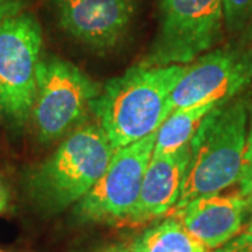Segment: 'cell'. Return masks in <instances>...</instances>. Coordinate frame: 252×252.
I'll list each match as a JSON object with an SVG mask.
<instances>
[{"instance_id":"15","label":"cell","mask_w":252,"mask_h":252,"mask_svg":"<svg viewBox=\"0 0 252 252\" xmlns=\"http://www.w3.org/2000/svg\"><path fill=\"white\" fill-rule=\"evenodd\" d=\"M240 193L243 196H250L252 192V104H251V121L248 127V136H247V146H245V154H244L243 168L241 175L238 181Z\"/></svg>"},{"instance_id":"18","label":"cell","mask_w":252,"mask_h":252,"mask_svg":"<svg viewBox=\"0 0 252 252\" xmlns=\"http://www.w3.org/2000/svg\"><path fill=\"white\" fill-rule=\"evenodd\" d=\"M10 189L6 181L0 177V213H6L10 206Z\"/></svg>"},{"instance_id":"10","label":"cell","mask_w":252,"mask_h":252,"mask_svg":"<svg viewBox=\"0 0 252 252\" xmlns=\"http://www.w3.org/2000/svg\"><path fill=\"white\" fill-rule=\"evenodd\" d=\"M251 207L250 199L240 192L227 196L217 193L190 200L175 209L172 216L209 250H216L240 234Z\"/></svg>"},{"instance_id":"13","label":"cell","mask_w":252,"mask_h":252,"mask_svg":"<svg viewBox=\"0 0 252 252\" xmlns=\"http://www.w3.org/2000/svg\"><path fill=\"white\" fill-rule=\"evenodd\" d=\"M220 102L199 104L172 111L156 133L153 156H165L188 146L198 130L200 122Z\"/></svg>"},{"instance_id":"19","label":"cell","mask_w":252,"mask_h":252,"mask_svg":"<svg viewBox=\"0 0 252 252\" xmlns=\"http://www.w3.org/2000/svg\"><path fill=\"white\" fill-rule=\"evenodd\" d=\"M95 252H132L129 245H124V244H111L104 248H99L98 251Z\"/></svg>"},{"instance_id":"20","label":"cell","mask_w":252,"mask_h":252,"mask_svg":"<svg viewBox=\"0 0 252 252\" xmlns=\"http://www.w3.org/2000/svg\"><path fill=\"white\" fill-rule=\"evenodd\" d=\"M244 233H247V234L252 237V207L251 212H250V221H248V224L245 227V231H244Z\"/></svg>"},{"instance_id":"9","label":"cell","mask_w":252,"mask_h":252,"mask_svg":"<svg viewBox=\"0 0 252 252\" xmlns=\"http://www.w3.org/2000/svg\"><path fill=\"white\" fill-rule=\"evenodd\" d=\"M56 4L63 31L98 54L121 44L135 14V0H56Z\"/></svg>"},{"instance_id":"8","label":"cell","mask_w":252,"mask_h":252,"mask_svg":"<svg viewBox=\"0 0 252 252\" xmlns=\"http://www.w3.org/2000/svg\"><path fill=\"white\" fill-rule=\"evenodd\" d=\"M252 81V46L228 45L199 56L171 94V109L233 99Z\"/></svg>"},{"instance_id":"4","label":"cell","mask_w":252,"mask_h":252,"mask_svg":"<svg viewBox=\"0 0 252 252\" xmlns=\"http://www.w3.org/2000/svg\"><path fill=\"white\" fill-rule=\"evenodd\" d=\"M41 51L42 30L34 13L0 21V118L10 129L23 130L31 121Z\"/></svg>"},{"instance_id":"11","label":"cell","mask_w":252,"mask_h":252,"mask_svg":"<svg viewBox=\"0 0 252 252\" xmlns=\"http://www.w3.org/2000/svg\"><path fill=\"white\" fill-rule=\"evenodd\" d=\"M190 146L165 156H153L144 174L139 200L126 225H142L175 209L187 175Z\"/></svg>"},{"instance_id":"2","label":"cell","mask_w":252,"mask_h":252,"mask_svg":"<svg viewBox=\"0 0 252 252\" xmlns=\"http://www.w3.org/2000/svg\"><path fill=\"white\" fill-rule=\"evenodd\" d=\"M114 152L99 125L86 124L74 129L48 158L24 172L28 202L42 216L74 206L102 177Z\"/></svg>"},{"instance_id":"5","label":"cell","mask_w":252,"mask_h":252,"mask_svg":"<svg viewBox=\"0 0 252 252\" xmlns=\"http://www.w3.org/2000/svg\"><path fill=\"white\" fill-rule=\"evenodd\" d=\"M101 89L72 62L59 56L41 58L36 64V95L31 114L38 142L51 144L74 130Z\"/></svg>"},{"instance_id":"16","label":"cell","mask_w":252,"mask_h":252,"mask_svg":"<svg viewBox=\"0 0 252 252\" xmlns=\"http://www.w3.org/2000/svg\"><path fill=\"white\" fill-rule=\"evenodd\" d=\"M213 252H252V237L241 233L224 245L213 250Z\"/></svg>"},{"instance_id":"22","label":"cell","mask_w":252,"mask_h":252,"mask_svg":"<svg viewBox=\"0 0 252 252\" xmlns=\"http://www.w3.org/2000/svg\"><path fill=\"white\" fill-rule=\"evenodd\" d=\"M0 252H1V251H0Z\"/></svg>"},{"instance_id":"6","label":"cell","mask_w":252,"mask_h":252,"mask_svg":"<svg viewBox=\"0 0 252 252\" xmlns=\"http://www.w3.org/2000/svg\"><path fill=\"white\" fill-rule=\"evenodd\" d=\"M160 31L140 64H190L224 38L223 0H158Z\"/></svg>"},{"instance_id":"12","label":"cell","mask_w":252,"mask_h":252,"mask_svg":"<svg viewBox=\"0 0 252 252\" xmlns=\"http://www.w3.org/2000/svg\"><path fill=\"white\" fill-rule=\"evenodd\" d=\"M129 248L132 252H210L175 216L146 228L130 241Z\"/></svg>"},{"instance_id":"7","label":"cell","mask_w":252,"mask_h":252,"mask_svg":"<svg viewBox=\"0 0 252 252\" xmlns=\"http://www.w3.org/2000/svg\"><path fill=\"white\" fill-rule=\"evenodd\" d=\"M156 133L114 152L102 177L73 206L72 216L77 224L126 225L153 157Z\"/></svg>"},{"instance_id":"21","label":"cell","mask_w":252,"mask_h":252,"mask_svg":"<svg viewBox=\"0 0 252 252\" xmlns=\"http://www.w3.org/2000/svg\"><path fill=\"white\" fill-rule=\"evenodd\" d=\"M247 198L250 199V202H251V205H252V192H251V195H250V196H247Z\"/></svg>"},{"instance_id":"14","label":"cell","mask_w":252,"mask_h":252,"mask_svg":"<svg viewBox=\"0 0 252 252\" xmlns=\"http://www.w3.org/2000/svg\"><path fill=\"white\" fill-rule=\"evenodd\" d=\"M223 13L230 44L252 46V0H223Z\"/></svg>"},{"instance_id":"1","label":"cell","mask_w":252,"mask_h":252,"mask_svg":"<svg viewBox=\"0 0 252 252\" xmlns=\"http://www.w3.org/2000/svg\"><path fill=\"white\" fill-rule=\"evenodd\" d=\"M187 64H136L107 81L91 111L98 118L114 150L135 143L158 130L170 117L171 94Z\"/></svg>"},{"instance_id":"3","label":"cell","mask_w":252,"mask_h":252,"mask_svg":"<svg viewBox=\"0 0 252 252\" xmlns=\"http://www.w3.org/2000/svg\"><path fill=\"white\" fill-rule=\"evenodd\" d=\"M248 101L240 97L219 105L203 118L189 143L190 158L175 209L238 184L248 136Z\"/></svg>"},{"instance_id":"17","label":"cell","mask_w":252,"mask_h":252,"mask_svg":"<svg viewBox=\"0 0 252 252\" xmlns=\"http://www.w3.org/2000/svg\"><path fill=\"white\" fill-rule=\"evenodd\" d=\"M31 0H0V21L26 11Z\"/></svg>"}]
</instances>
